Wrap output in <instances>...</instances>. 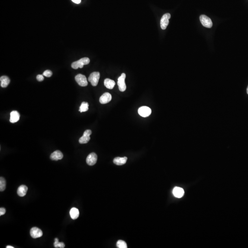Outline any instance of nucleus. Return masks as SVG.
<instances>
[{
  "instance_id": "nucleus-28",
  "label": "nucleus",
  "mask_w": 248,
  "mask_h": 248,
  "mask_svg": "<svg viewBox=\"0 0 248 248\" xmlns=\"http://www.w3.org/2000/svg\"><path fill=\"white\" fill-rule=\"evenodd\" d=\"M7 248H14V247H13V246H12L10 245H8L6 247Z\"/></svg>"
},
{
  "instance_id": "nucleus-24",
  "label": "nucleus",
  "mask_w": 248,
  "mask_h": 248,
  "mask_svg": "<svg viewBox=\"0 0 248 248\" xmlns=\"http://www.w3.org/2000/svg\"><path fill=\"white\" fill-rule=\"evenodd\" d=\"M52 75H53V73L50 70H45L43 74V76L47 77H51Z\"/></svg>"
},
{
  "instance_id": "nucleus-16",
  "label": "nucleus",
  "mask_w": 248,
  "mask_h": 248,
  "mask_svg": "<svg viewBox=\"0 0 248 248\" xmlns=\"http://www.w3.org/2000/svg\"><path fill=\"white\" fill-rule=\"evenodd\" d=\"M0 82H1V86L2 88H7L10 83V80L9 78L7 76H3L0 78Z\"/></svg>"
},
{
  "instance_id": "nucleus-10",
  "label": "nucleus",
  "mask_w": 248,
  "mask_h": 248,
  "mask_svg": "<svg viewBox=\"0 0 248 248\" xmlns=\"http://www.w3.org/2000/svg\"><path fill=\"white\" fill-rule=\"evenodd\" d=\"M98 156L97 154L94 153H91L88 155L86 158V163L89 165H94L97 161Z\"/></svg>"
},
{
  "instance_id": "nucleus-3",
  "label": "nucleus",
  "mask_w": 248,
  "mask_h": 248,
  "mask_svg": "<svg viewBox=\"0 0 248 248\" xmlns=\"http://www.w3.org/2000/svg\"><path fill=\"white\" fill-rule=\"evenodd\" d=\"M200 21L202 25L206 28H211L213 26V23L211 19L206 15H201L200 16Z\"/></svg>"
},
{
  "instance_id": "nucleus-26",
  "label": "nucleus",
  "mask_w": 248,
  "mask_h": 248,
  "mask_svg": "<svg viewBox=\"0 0 248 248\" xmlns=\"http://www.w3.org/2000/svg\"><path fill=\"white\" fill-rule=\"evenodd\" d=\"M6 210L4 208L1 207L0 208V216H1L5 214Z\"/></svg>"
},
{
  "instance_id": "nucleus-7",
  "label": "nucleus",
  "mask_w": 248,
  "mask_h": 248,
  "mask_svg": "<svg viewBox=\"0 0 248 248\" xmlns=\"http://www.w3.org/2000/svg\"><path fill=\"white\" fill-rule=\"evenodd\" d=\"M151 112L150 108L147 106L141 107L138 110L139 114L143 117H147L149 116L151 114Z\"/></svg>"
},
{
  "instance_id": "nucleus-22",
  "label": "nucleus",
  "mask_w": 248,
  "mask_h": 248,
  "mask_svg": "<svg viewBox=\"0 0 248 248\" xmlns=\"http://www.w3.org/2000/svg\"><path fill=\"white\" fill-rule=\"evenodd\" d=\"M54 246L55 248H64L65 247V244L63 242H59L58 239L56 238L54 243Z\"/></svg>"
},
{
  "instance_id": "nucleus-6",
  "label": "nucleus",
  "mask_w": 248,
  "mask_h": 248,
  "mask_svg": "<svg viewBox=\"0 0 248 248\" xmlns=\"http://www.w3.org/2000/svg\"><path fill=\"white\" fill-rule=\"evenodd\" d=\"M75 80L79 85L81 86H88V82L86 77L82 74H78L75 77Z\"/></svg>"
},
{
  "instance_id": "nucleus-15",
  "label": "nucleus",
  "mask_w": 248,
  "mask_h": 248,
  "mask_svg": "<svg viewBox=\"0 0 248 248\" xmlns=\"http://www.w3.org/2000/svg\"><path fill=\"white\" fill-rule=\"evenodd\" d=\"M28 187L26 186L22 185L19 187L17 190V193L18 195L20 197L25 196L28 191Z\"/></svg>"
},
{
  "instance_id": "nucleus-25",
  "label": "nucleus",
  "mask_w": 248,
  "mask_h": 248,
  "mask_svg": "<svg viewBox=\"0 0 248 248\" xmlns=\"http://www.w3.org/2000/svg\"><path fill=\"white\" fill-rule=\"evenodd\" d=\"M36 79L39 82H42L44 79L43 75H39L36 76Z\"/></svg>"
},
{
  "instance_id": "nucleus-5",
  "label": "nucleus",
  "mask_w": 248,
  "mask_h": 248,
  "mask_svg": "<svg viewBox=\"0 0 248 248\" xmlns=\"http://www.w3.org/2000/svg\"><path fill=\"white\" fill-rule=\"evenodd\" d=\"M171 15L169 13H166L162 16L160 20V26L162 29H165L169 25V19Z\"/></svg>"
},
{
  "instance_id": "nucleus-19",
  "label": "nucleus",
  "mask_w": 248,
  "mask_h": 248,
  "mask_svg": "<svg viewBox=\"0 0 248 248\" xmlns=\"http://www.w3.org/2000/svg\"><path fill=\"white\" fill-rule=\"evenodd\" d=\"M70 217L73 220H76L78 218L79 216V211L76 208H72L70 210Z\"/></svg>"
},
{
  "instance_id": "nucleus-12",
  "label": "nucleus",
  "mask_w": 248,
  "mask_h": 248,
  "mask_svg": "<svg viewBox=\"0 0 248 248\" xmlns=\"http://www.w3.org/2000/svg\"><path fill=\"white\" fill-rule=\"evenodd\" d=\"M20 118V114L17 111H13L10 114V121L12 123L17 122Z\"/></svg>"
},
{
  "instance_id": "nucleus-18",
  "label": "nucleus",
  "mask_w": 248,
  "mask_h": 248,
  "mask_svg": "<svg viewBox=\"0 0 248 248\" xmlns=\"http://www.w3.org/2000/svg\"><path fill=\"white\" fill-rule=\"evenodd\" d=\"M104 86H106V88H107L109 89H112L113 88H114L115 85V82L114 81L110 79H106L104 82Z\"/></svg>"
},
{
  "instance_id": "nucleus-14",
  "label": "nucleus",
  "mask_w": 248,
  "mask_h": 248,
  "mask_svg": "<svg viewBox=\"0 0 248 248\" xmlns=\"http://www.w3.org/2000/svg\"><path fill=\"white\" fill-rule=\"evenodd\" d=\"M63 158V154L59 150H56L51 154L50 158L53 160L57 161L62 160Z\"/></svg>"
},
{
  "instance_id": "nucleus-2",
  "label": "nucleus",
  "mask_w": 248,
  "mask_h": 248,
  "mask_svg": "<svg viewBox=\"0 0 248 248\" xmlns=\"http://www.w3.org/2000/svg\"><path fill=\"white\" fill-rule=\"evenodd\" d=\"M100 74L98 72H94L91 74L88 78L89 82H91L92 85L94 86H97L99 82Z\"/></svg>"
},
{
  "instance_id": "nucleus-21",
  "label": "nucleus",
  "mask_w": 248,
  "mask_h": 248,
  "mask_svg": "<svg viewBox=\"0 0 248 248\" xmlns=\"http://www.w3.org/2000/svg\"><path fill=\"white\" fill-rule=\"evenodd\" d=\"M6 180L3 177L0 178V191L3 192L6 189Z\"/></svg>"
},
{
  "instance_id": "nucleus-29",
  "label": "nucleus",
  "mask_w": 248,
  "mask_h": 248,
  "mask_svg": "<svg viewBox=\"0 0 248 248\" xmlns=\"http://www.w3.org/2000/svg\"><path fill=\"white\" fill-rule=\"evenodd\" d=\"M247 93H248V88H247Z\"/></svg>"
},
{
  "instance_id": "nucleus-11",
  "label": "nucleus",
  "mask_w": 248,
  "mask_h": 248,
  "mask_svg": "<svg viewBox=\"0 0 248 248\" xmlns=\"http://www.w3.org/2000/svg\"><path fill=\"white\" fill-rule=\"evenodd\" d=\"M112 99V96L108 92H105L100 98L99 102L101 104H106L109 103Z\"/></svg>"
},
{
  "instance_id": "nucleus-13",
  "label": "nucleus",
  "mask_w": 248,
  "mask_h": 248,
  "mask_svg": "<svg viewBox=\"0 0 248 248\" xmlns=\"http://www.w3.org/2000/svg\"><path fill=\"white\" fill-rule=\"evenodd\" d=\"M173 194L176 198H182L184 194L183 189L179 187H175L173 190Z\"/></svg>"
},
{
  "instance_id": "nucleus-17",
  "label": "nucleus",
  "mask_w": 248,
  "mask_h": 248,
  "mask_svg": "<svg viewBox=\"0 0 248 248\" xmlns=\"http://www.w3.org/2000/svg\"><path fill=\"white\" fill-rule=\"evenodd\" d=\"M127 158L126 157H116L114 158L113 160L114 163L115 164L118 165H122L125 164L127 161Z\"/></svg>"
},
{
  "instance_id": "nucleus-1",
  "label": "nucleus",
  "mask_w": 248,
  "mask_h": 248,
  "mask_svg": "<svg viewBox=\"0 0 248 248\" xmlns=\"http://www.w3.org/2000/svg\"><path fill=\"white\" fill-rule=\"evenodd\" d=\"M90 59L88 57L82 58L79 60L73 62L71 64L73 69H78V68H82L84 65H87L90 63Z\"/></svg>"
},
{
  "instance_id": "nucleus-27",
  "label": "nucleus",
  "mask_w": 248,
  "mask_h": 248,
  "mask_svg": "<svg viewBox=\"0 0 248 248\" xmlns=\"http://www.w3.org/2000/svg\"><path fill=\"white\" fill-rule=\"evenodd\" d=\"M72 1L73 2L76 4L80 3V2H81V0H72Z\"/></svg>"
},
{
  "instance_id": "nucleus-9",
  "label": "nucleus",
  "mask_w": 248,
  "mask_h": 248,
  "mask_svg": "<svg viewBox=\"0 0 248 248\" xmlns=\"http://www.w3.org/2000/svg\"><path fill=\"white\" fill-rule=\"evenodd\" d=\"M30 235L33 239L40 238L43 235V232L38 227H34L30 229Z\"/></svg>"
},
{
  "instance_id": "nucleus-20",
  "label": "nucleus",
  "mask_w": 248,
  "mask_h": 248,
  "mask_svg": "<svg viewBox=\"0 0 248 248\" xmlns=\"http://www.w3.org/2000/svg\"><path fill=\"white\" fill-rule=\"evenodd\" d=\"M89 104L87 102H83L82 103L79 108V111L81 113L82 112H86L88 110Z\"/></svg>"
},
{
  "instance_id": "nucleus-4",
  "label": "nucleus",
  "mask_w": 248,
  "mask_h": 248,
  "mask_svg": "<svg viewBox=\"0 0 248 248\" xmlns=\"http://www.w3.org/2000/svg\"><path fill=\"white\" fill-rule=\"evenodd\" d=\"M126 75L125 73H122L121 76H120L118 79V86L120 91L121 92H124L126 91V83H125V79H126Z\"/></svg>"
},
{
  "instance_id": "nucleus-8",
  "label": "nucleus",
  "mask_w": 248,
  "mask_h": 248,
  "mask_svg": "<svg viewBox=\"0 0 248 248\" xmlns=\"http://www.w3.org/2000/svg\"><path fill=\"white\" fill-rule=\"evenodd\" d=\"M92 134V131L90 130H87L84 132L83 135L79 139V142L80 144H85L88 142L90 140V135Z\"/></svg>"
},
{
  "instance_id": "nucleus-23",
  "label": "nucleus",
  "mask_w": 248,
  "mask_h": 248,
  "mask_svg": "<svg viewBox=\"0 0 248 248\" xmlns=\"http://www.w3.org/2000/svg\"><path fill=\"white\" fill-rule=\"evenodd\" d=\"M117 246L119 248H127V244L125 241L120 240L117 242Z\"/></svg>"
}]
</instances>
